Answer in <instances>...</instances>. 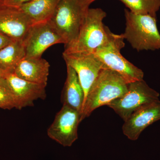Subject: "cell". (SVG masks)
I'll use <instances>...</instances> for the list:
<instances>
[{"label":"cell","mask_w":160,"mask_h":160,"mask_svg":"<svg viewBox=\"0 0 160 160\" xmlns=\"http://www.w3.org/2000/svg\"><path fill=\"white\" fill-rule=\"evenodd\" d=\"M106 13L100 8L89 9L76 39L65 46L64 52H85L93 53L97 49L109 44L115 37L109 28L104 25Z\"/></svg>","instance_id":"obj_1"},{"label":"cell","mask_w":160,"mask_h":160,"mask_svg":"<svg viewBox=\"0 0 160 160\" xmlns=\"http://www.w3.org/2000/svg\"><path fill=\"white\" fill-rule=\"evenodd\" d=\"M128 84L117 72L104 69L100 72L87 95L80 122L88 118L96 109L107 106L126 93Z\"/></svg>","instance_id":"obj_2"},{"label":"cell","mask_w":160,"mask_h":160,"mask_svg":"<svg viewBox=\"0 0 160 160\" xmlns=\"http://www.w3.org/2000/svg\"><path fill=\"white\" fill-rule=\"evenodd\" d=\"M126 27L122 34L132 47L138 51L160 49V34L156 17L136 14L125 10Z\"/></svg>","instance_id":"obj_3"},{"label":"cell","mask_w":160,"mask_h":160,"mask_svg":"<svg viewBox=\"0 0 160 160\" xmlns=\"http://www.w3.org/2000/svg\"><path fill=\"white\" fill-rule=\"evenodd\" d=\"M89 8L77 0H61L58 4L49 22L64 40L65 46L76 39Z\"/></svg>","instance_id":"obj_4"},{"label":"cell","mask_w":160,"mask_h":160,"mask_svg":"<svg viewBox=\"0 0 160 160\" xmlns=\"http://www.w3.org/2000/svg\"><path fill=\"white\" fill-rule=\"evenodd\" d=\"M124 40L122 34H116L109 44L97 49L93 54L102 63L104 69L117 72L127 84L144 80L142 70L121 54L120 51L125 46Z\"/></svg>","instance_id":"obj_5"},{"label":"cell","mask_w":160,"mask_h":160,"mask_svg":"<svg viewBox=\"0 0 160 160\" xmlns=\"http://www.w3.org/2000/svg\"><path fill=\"white\" fill-rule=\"evenodd\" d=\"M160 94L149 87L144 80L128 84V89L122 97L112 101L107 106L124 122L142 106L159 101Z\"/></svg>","instance_id":"obj_6"},{"label":"cell","mask_w":160,"mask_h":160,"mask_svg":"<svg viewBox=\"0 0 160 160\" xmlns=\"http://www.w3.org/2000/svg\"><path fill=\"white\" fill-rule=\"evenodd\" d=\"M81 116L76 109L63 105L47 130L48 137L64 147H70L78 139Z\"/></svg>","instance_id":"obj_7"},{"label":"cell","mask_w":160,"mask_h":160,"mask_svg":"<svg viewBox=\"0 0 160 160\" xmlns=\"http://www.w3.org/2000/svg\"><path fill=\"white\" fill-rule=\"evenodd\" d=\"M63 57L66 66L73 68L77 73L85 93V101L92 85L104 69L102 63L93 53L88 52H64Z\"/></svg>","instance_id":"obj_8"},{"label":"cell","mask_w":160,"mask_h":160,"mask_svg":"<svg viewBox=\"0 0 160 160\" xmlns=\"http://www.w3.org/2000/svg\"><path fill=\"white\" fill-rule=\"evenodd\" d=\"M26 57H42L43 52L55 44L64 40L49 21L33 24L23 41Z\"/></svg>","instance_id":"obj_9"},{"label":"cell","mask_w":160,"mask_h":160,"mask_svg":"<svg viewBox=\"0 0 160 160\" xmlns=\"http://www.w3.org/2000/svg\"><path fill=\"white\" fill-rule=\"evenodd\" d=\"M3 77L14 95L16 109L32 106L36 100L46 99V86L22 79L13 72L3 73Z\"/></svg>","instance_id":"obj_10"},{"label":"cell","mask_w":160,"mask_h":160,"mask_svg":"<svg viewBox=\"0 0 160 160\" xmlns=\"http://www.w3.org/2000/svg\"><path fill=\"white\" fill-rule=\"evenodd\" d=\"M33 24L19 8L0 6V32L12 39L23 41Z\"/></svg>","instance_id":"obj_11"},{"label":"cell","mask_w":160,"mask_h":160,"mask_svg":"<svg viewBox=\"0 0 160 160\" xmlns=\"http://www.w3.org/2000/svg\"><path fill=\"white\" fill-rule=\"evenodd\" d=\"M160 120V101L152 102L138 109L124 122L123 133L131 141H136L148 126Z\"/></svg>","instance_id":"obj_12"},{"label":"cell","mask_w":160,"mask_h":160,"mask_svg":"<svg viewBox=\"0 0 160 160\" xmlns=\"http://www.w3.org/2000/svg\"><path fill=\"white\" fill-rule=\"evenodd\" d=\"M50 65L42 57H25L15 68L13 73L28 82L46 86Z\"/></svg>","instance_id":"obj_13"},{"label":"cell","mask_w":160,"mask_h":160,"mask_svg":"<svg viewBox=\"0 0 160 160\" xmlns=\"http://www.w3.org/2000/svg\"><path fill=\"white\" fill-rule=\"evenodd\" d=\"M62 101L63 105L76 109L81 115L85 101V93L77 73L69 66H67V77L62 92Z\"/></svg>","instance_id":"obj_14"},{"label":"cell","mask_w":160,"mask_h":160,"mask_svg":"<svg viewBox=\"0 0 160 160\" xmlns=\"http://www.w3.org/2000/svg\"><path fill=\"white\" fill-rule=\"evenodd\" d=\"M61 0H32L18 7L33 24L49 21Z\"/></svg>","instance_id":"obj_15"},{"label":"cell","mask_w":160,"mask_h":160,"mask_svg":"<svg viewBox=\"0 0 160 160\" xmlns=\"http://www.w3.org/2000/svg\"><path fill=\"white\" fill-rule=\"evenodd\" d=\"M26 57L23 41L12 40L0 50V69L3 73L13 72L18 63Z\"/></svg>","instance_id":"obj_16"},{"label":"cell","mask_w":160,"mask_h":160,"mask_svg":"<svg viewBox=\"0 0 160 160\" xmlns=\"http://www.w3.org/2000/svg\"><path fill=\"white\" fill-rule=\"evenodd\" d=\"M129 11L136 14H149L156 17L160 9V0H120Z\"/></svg>","instance_id":"obj_17"},{"label":"cell","mask_w":160,"mask_h":160,"mask_svg":"<svg viewBox=\"0 0 160 160\" xmlns=\"http://www.w3.org/2000/svg\"><path fill=\"white\" fill-rule=\"evenodd\" d=\"M16 107L14 95L2 77L0 79V109L10 110Z\"/></svg>","instance_id":"obj_18"},{"label":"cell","mask_w":160,"mask_h":160,"mask_svg":"<svg viewBox=\"0 0 160 160\" xmlns=\"http://www.w3.org/2000/svg\"><path fill=\"white\" fill-rule=\"evenodd\" d=\"M31 1L32 0H6L4 5L18 8L23 4Z\"/></svg>","instance_id":"obj_19"},{"label":"cell","mask_w":160,"mask_h":160,"mask_svg":"<svg viewBox=\"0 0 160 160\" xmlns=\"http://www.w3.org/2000/svg\"><path fill=\"white\" fill-rule=\"evenodd\" d=\"M11 38L0 32V50L12 41Z\"/></svg>","instance_id":"obj_20"},{"label":"cell","mask_w":160,"mask_h":160,"mask_svg":"<svg viewBox=\"0 0 160 160\" xmlns=\"http://www.w3.org/2000/svg\"><path fill=\"white\" fill-rule=\"evenodd\" d=\"M94 1L95 0H82L81 2L83 5L89 8V5Z\"/></svg>","instance_id":"obj_21"},{"label":"cell","mask_w":160,"mask_h":160,"mask_svg":"<svg viewBox=\"0 0 160 160\" xmlns=\"http://www.w3.org/2000/svg\"><path fill=\"white\" fill-rule=\"evenodd\" d=\"M6 0H0V6L4 5V3L6 2Z\"/></svg>","instance_id":"obj_22"},{"label":"cell","mask_w":160,"mask_h":160,"mask_svg":"<svg viewBox=\"0 0 160 160\" xmlns=\"http://www.w3.org/2000/svg\"><path fill=\"white\" fill-rule=\"evenodd\" d=\"M3 73L1 71V69H0V79L1 78L3 77Z\"/></svg>","instance_id":"obj_23"},{"label":"cell","mask_w":160,"mask_h":160,"mask_svg":"<svg viewBox=\"0 0 160 160\" xmlns=\"http://www.w3.org/2000/svg\"><path fill=\"white\" fill-rule=\"evenodd\" d=\"M77 1H80V2H81V1H82V0H77Z\"/></svg>","instance_id":"obj_24"}]
</instances>
